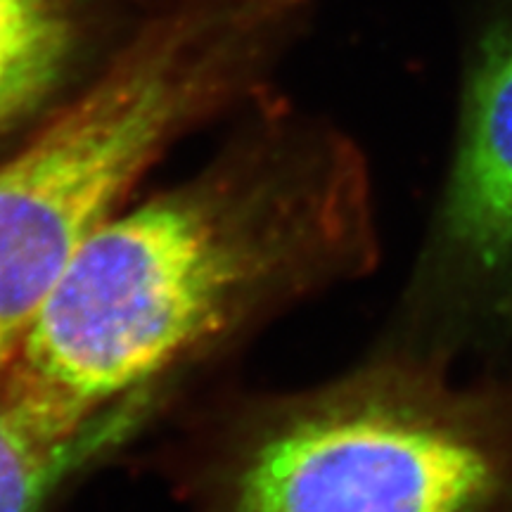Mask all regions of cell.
Instances as JSON below:
<instances>
[{
	"label": "cell",
	"mask_w": 512,
	"mask_h": 512,
	"mask_svg": "<svg viewBox=\"0 0 512 512\" xmlns=\"http://www.w3.org/2000/svg\"><path fill=\"white\" fill-rule=\"evenodd\" d=\"M382 249L366 150L271 93L200 171L83 242L0 368V392L46 430L76 434L366 280Z\"/></svg>",
	"instance_id": "obj_1"
},
{
	"label": "cell",
	"mask_w": 512,
	"mask_h": 512,
	"mask_svg": "<svg viewBox=\"0 0 512 512\" xmlns=\"http://www.w3.org/2000/svg\"><path fill=\"white\" fill-rule=\"evenodd\" d=\"M318 0H159L0 152V368L79 247L190 133L273 93Z\"/></svg>",
	"instance_id": "obj_2"
},
{
	"label": "cell",
	"mask_w": 512,
	"mask_h": 512,
	"mask_svg": "<svg viewBox=\"0 0 512 512\" xmlns=\"http://www.w3.org/2000/svg\"><path fill=\"white\" fill-rule=\"evenodd\" d=\"M185 482L195 512H512V377L368 349L223 406Z\"/></svg>",
	"instance_id": "obj_3"
},
{
	"label": "cell",
	"mask_w": 512,
	"mask_h": 512,
	"mask_svg": "<svg viewBox=\"0 0 512 512\" xmlns=\"http://www.w3.org/2000/svg\"><path fill=\"white\" fill-rule=\"evenodd\" d=\"M512 283V0H486L460 64L437 200L373 351L458 370L503 339Z\"/></svg>",
	"instance_id": "obj_4"
},
{
	"label": "cell",
	"mask_w": 512,
	"mask_h": 512,
	"mask_svg": "<svg viewBox=\"0 0 512 512\" xmlns=\"http://www.w3.org/2000/svg\"><path fill=\"white\" fill-rule=\"evenodd\" d=\"M159 0H0V152L15 145Z\"/></svg>",
	"instance_id": "obj_5"
},
{
	"label": "cell",
	"mask_w": 512,
	"mask_h": 512,
	"mask_svg": "<svg viewBox=\"0 0 512 512\" xmlns=\"http://www.w3.org/2000/svg\"><path fill=\"white\" fill-rule=\"evenodd\" d=\"M166 394H143L86 430L57 434L0 392V512H43L76 475L136 437Z\"/></svg>",
	"instance_id": "obj_6"
},
{
	"label": "cell",
	"mask_w": 512,
	"mask_h": 512,
	"mask_svg": "<svg viewBox=\"0 0 512 512\" xmlns=\"http://www.w3.org/2000/svg\"><path fill=\"white\" fill-rule=\"evenodd\" d=\"M501 330H503V337H512V283H510L508 297H505V304H503Z\"/></svg>",
	"instance_id": "obj_7"
}]
</instances>
